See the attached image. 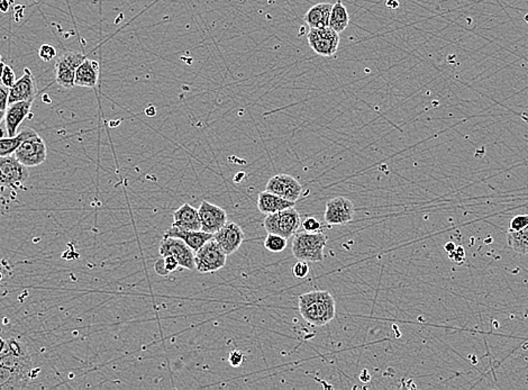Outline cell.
Segmentation results:
<instances>
[{"label":"cell","instance_id":"cell-1","mask_svg":"<svg viewBox=\"0 0 528 390\" xmlns=\"http://www.w3.org/2000/svg\"><path fill=\"white\" fill-rule=\"evenodd\" d=\"M299 313L307 323L314 326H324L335 319L336 302L327 291H312L303 293L298 298Z\"/></svg>","mask_w":528,"mask_h":390},{"label":"cell","instance_id":"cell-2","mask_svg":"<svg viewBox=\"0 0 528 390\" xmlns=\"http://www.w3.org/2000/svg\"><path fill=\"white\" fill-rule=\"evenodd\" d=\"M0 365L29 379L35 371L34 363L25 345L16 339H9L0 343Z\"/></svg>","mask_w":528,"mask_h":390},{"label":"cell","instance_id":"cell-3","mask_svg":"<svg viewBox=\"0 0 528 390\" xmlns=\"http://www.w3.org/2000/svg\"><path fill=\"white\" fill-rule=\"evenodd\" d=\"M327 237L321 232H300L293 235V253L296 259L307 263H321L324 260Z\"/></svg>","mask_w":528,"mask_h":390},{"label":"cell","instance_id":"cell-4","mask_svg":"<svg viewBox=\"0 0 528 390\" xmlns=\"http://www.w3.org/2000/svg\"><path fill=\"white\" fill-rule=\"evenodd\" d=\"M23 131V141L16 148L15 157L27 168L42 165L48 157L46 142L33 128L26 127Z\"/></svg>","mask_w":528,"mask_h":390},{"label":"cell","instance_id":"cell-5","mask_svg":"<svg viewBox=\"0 0 528 390\" xmlns=\"http://www.w3.org/2000/svg\"><path fill=\"white\" fill-rule=\"evenodd\" d=\"M300 224V214L295 207H290L284 211L269 214L264 220L263 226L268 233L278 234L288 239L297 233Z\"/></svg>","mask_w":528,"mask_h":390},{"label":"cell","instance_id":"cell-6","mask_svg":"<svg viewBox=\"0 0 528 390\" xmlns=\"http://www.w3.org/2000/svg\"><path fill=\"white\" fill-rule=\"evenodd\" d=\"M228 256L215 239L204 243L195 253V265L200 274H213L224 268Z\"/></svg>","mask_w":528,"mask_h":390},{"label":"cell","instance_id":"cell-7","mask_svg":"<svg viewBox=\"0 0 528 390\" xmlns=\"http://www.w3.org/2000/svg\"><path fill=\"white\" fill-rule=\"evenodd\" d=\"M87 59L80 52H64L55 61V80L66 89L74 88L78 67Z\"/></svg>","mask_w":528,"mask_h":390},{"label":"cell","instance_id":"cell-8","mask_svg":"<svg viewBox=\"0 0 528 390\" xmlns=\"http://www.w3.org/2000/svg\"><path fill=\"white\" fill-rule=\"evenodd\" d=\"M27 167L20 163L14 154L0 157V187L18 188L29 178Z\"/></svg>","mask_w":528,"mask_h":390},{"label":"cell","instance_id":"cell-9","mask_svg":"<svg viewBox=\"0 0 528 390\" xmlns=\"http://www.w3.org/2000/svg\"><path fill=\"white\" fill-rule=\"evenodd\" d=\"M159 253L161 256H174L182 268L188 269V270L196 269L193 249L186 244L181 239L163 237L162 241L160 243Z\"/></svg>","mask_w":528,"mask_h":390},{"label":"cell","instance_id":"cell-10","mask_svg":"<svg viewBox=\"0 0 528 390\" xmlns=\"http://www.w3.org/2000/svg\"><path fill=\"white\" fill-rule=\"evenodd\" d=\"M307 37L312 51L321 57H333L340 46V35L330 26L324 29H312Z\"/></svg>","mask_w":528,"mask_h":390},{"label":"cell","instance_id":"cell-11","mask_svg":"<svg viewBox=\"0 0 528 390\" xmlns=\"http://www.w3.org/2000/svg\"><path fill=\"white\" fill-rule=\"evenodd\" d=\"M354 216V205L345 197H336L327 202L324 218L331 225H345Z\"/></svg>","mask_w":528,"mask_h":390},{"label":"cell","instance_id":"cell-12","mask_svg":"<svg viewBox=\"0 0 528 390\" xmlns=\"http://www.w3.org/2000/svg\"><path fill=\"white\" fill-rule=\"evenodd\" d=\"M265 190L278 195L290 202H297L300 198L303 186L298 180L289 174H276L268 181Z\"/></svg>","mask_w":528,"mask_h":390},{"label":"cell","instance_id":"cell-13","mask_svg":"<svg viewBox=\"0 0 528 390\" xmlns=\"http://www.w3.org/2000/svg\"><path fill=\"white\" fill-rule=\"evenodd\" d=\"M198 211L202 222V231L206 233H217L228 223L226 211L219 206L210 204L207 200L202 202Z\"/></svg>","mask_w":528,"mask_h":390},{"label":"cell","instance_id":"cell-14","mask_svg":"<svg viewBox=\"0 0 528 390\" xmlns=\"http://www.w3.org/2000/svg\"><path fill=\"white\" fill-rule=\"evenodd\" d=\"M244 232L236 223H226L217 233L214 234V239L218 243L226 256L235 253L242 243L244 242Z\"/></svg>","mask_w":528,"mask_h":390},{"label":"cell","instance_id":"cell-15","mask_svg":"<svg viewBox=\"0 0 528 390\" xmlns=\"http://www.w3.org/2000/svg\"><path fill=\"white\" fill-rule=\"evenodd\" d=\"M37 96V87L35 83L34 77L32 74L29 69H24V74L20 79L16 80V83L12 88H9L8 103H18V102H26V100H34Z\"/></svg>","mask_w":528,"mask_h":390},{"label":"cell","instance_id":"cell-16","mask_svg":"<svg viewBox=\"0 0 528 390\" xmlns=\"http://www.w3.org/2000/svg\"><path fill=\"white\" fill-rule=\"evenodd\" d=\"M34 100H26L18 103L11 104L6 109L5 114V125H6L7 134L8 137H16L18 134V128L22 123L29 116Z\"/></svg>","mask_w":528,"mask_h":390},{"label":"cell","instance_id":"cell-17","mask_svg":"<svg viewBox=\"0 0 528 390\" xmlns=\"http://www.w3.org/2000/svg\"><path fill=\"white\" fill-rule=\"evenodd\" d=\"M165 237H178L181 239L186 244L196 252L202 248L204 243L209 239H214V234L206 233L204 231H190V230H182V228L171 226L168 231L165 232Z\"/></svg>","mask_w":528,"mask_h":390},{"label":"cell","instance_id":"cell-18","mask_svg":"<svg viewBox=\"0 0 528 390\" xmlns=\"http://www.w3.org/2000/svg\"><path fill=\"white\" fill-rule=\"evenodd\" d=\"M172 226L182 228V230L202 231V222L199 217L198 209L189 204H183L181 207L174 211Z\"/></svg>","mask_w":528,"mask_h":390},{"label":"cell","instance_id":"cell-19","mask_svg":"<svg viewBox=\"0 0 528 390\" xmlns=\"http://www.w3.org/2000/svg\"><path fill=\"white\" fill-rule=\"evenodd\" d=\"M99 79V63L85 59L76 71L74 85L85 88H94Z\"/></svg>","mask_w":528,"mask_h":390},{"label":"cell","instance_id":"cell-20","mask_svg":"<svg viewBox=\"0 0 528 390\" xmlns=\"http://www.w3.org/2000/svg\"><path fill=\"white\" fill-rule=\"evenodd\" d=\"M296 202L284 200L278 195L272 194L270 191L264 190L258 194V208L262 214H273L284 211L287 208L295 207Z\"/></svg>","mask_w":528,"mask_h":390},{"label":"cell","instance_id":"cell-21","mask_svg":"<svg viewBox=\"0 0 528 390\" xmlns=\"http://www.w3.org/2000/svg\"><path fill=\"white\" fill-rule=\"evenodd\" d=\"M332 8V4H317V5L312 6V8L306 13L305 22H306L312 29H324V27H328Z\"/></svg>","mask_w":528,"mask_h":390},{"label":"cell","instance_id":"cell-22","mask_svg":"<svg viewBox=\"0 0 528 390\" xmlns=\"http://www.w3.org/2000/svg\"><path fill=\"white\" fill-rule=\"evenodd\" d=\"M29 377L0 365V389H22L27 387Z\"/></svg>","mask_w":528,"mask_h":390},{"label":"cell","instance_id":"cell-23","mask_svg":"<svg viewBox=\"0 0 528 390\" xmlns=\"http://www.w3.org/2000/svg\"><path fill=\"white\" fill-rule=\"evenodd\" d=\"M349 23V18L347 7L344 6L341 1H338L335 5H333L330 16V23H328L331 29L338 32V34H340L341 32L347 29Z\"/></svg>","mask_w":528,"mask_h":390},{"label":"cell","instance_id":"cell-24","mask_svg":"<svg viewBox=\"0 0 528 390\" xmlns=\"http://www.w3.org/2000/svg\"><path fill=\"white\" fill-rule=\"evenodd\" d=\"M507 242L509 246L516 252V253L524 254L528 253V226L517 232H508L507 233Z\"/></svg>","mask_w":528,"mask_h":390},{"label":"cell","instance_id":"cell-25","mask_svg":"<svg viewBox=\"0 0 528 390\" xmlns=\"http://www.w3.org/2000/svg\"><path fill=\"white\" fill-rule=\"evenodd\" d=\"M23 137L24 131L18 133L16 137H1L0 139V157H7V155L14 154L20 142L23 141Z\"/></svg>","mask_w":528,"mask_h":390},{"label":"cell","instance_id":"cell-26","mask_svg":"<svg viewBox=\"0 0 528 390\" xmlns=\"http://www.w3.org/2000/svg\"><path fill=\"white\" fill-rule=\"evenodd\" d=\"M180 267L179 263L172 256H161V259L156 261L154 270L160 276H168Z\"/></svg>","mask_w":528,"mask_h":390},{"label":"cell","instance_id":"cell-27","mask_svg":"<svg viewBox=\"0 0 528 390\" xmlns=\"http://www.w3.org/2000/svg\"><path fill=\"white\" fill-rule=\"evenodd\" d=\"M264 248L270 251L272 253H280L287 248L288 242L286 237L278 234L268 233V237L264 239Z\"/></svg>","mask_w":528,"mask_h":390},{"label":"cell","instance_id":"cell-28","mask_svg":"<svg viewBox=\"0 0 528 390\" xmlns=\"http://www.w3.org/2000/svg\"><path fill=\"white\" fill-rule=\"evenodd\" d=\"M526 226H528V214L516 215L511 218L510 223H509L508 232L520 231V230L525 228Z\"/></svg>","mask_w":528,"mask_h":390},{"label":"cell","instance_id":"cell-29","mask_svg":"<svg viewBox=\"0 0 528 390\" xmlns=\"http://www.w3.org/2000/svg\"><path fill=\"white\" fill-rule=\"evenodd\" d=\"M39 55H40L41 60L44 61V62H50L57 57V49L50 44H43L39 50Z\"/></svg>","mask_w":528,"mask_h":390},{"label":"cell","instance_id":"cell-30","mask_svg":"<svg viewBox=\"0 0 528 390\" xmlns=\"http://www.w3.org/2000/svg\"><path fill=\"white\" fill-rule=\"evenodd\" d=\"M0 81H1L3 85H5L6 88H12L13 85L16 83V74H15L12 67L5 66L3 76L0 78Z\"/></svg>","mask_w":528,"mask_h":390},{"label":"cell","instance_id":"cell-31","mask_svg":"<svg viewBox=\"0 0 528 390\" xmlns=\"http://www.w3.org/2000/svg\"><path fill=\"white\" fill-rule=\"evenodd\" d=\"M293 272L296 278L303 279V278H305V277L308 276V274H310V265H308L307 261L298 260V263L293 265Z\"/></svg>","mask_w":528,"mask_h":390},{"label":"cell","instance_id":"cell-32","mask_svg":"<svg viewBox=\"0 0 528 390\" xmlns=\"http://www.w3.org/2000/svg\"><path fill=\"white\" fill-rule=\"evenodd\" d=\"M304 231L310 232V233H316L319 232L321 228V222H319L316 217H307L304 222L301 223Z\"/></svg>","mask_w":528,"mask_h":390},{"label":"cell","instance_id":"cell-33","mask_svg":"<svg viewBox=\"0 0 528 390\" xmlns=\"http://www.w3.org/2000/svg\"><path fill=\"white\" fill-rule=\"evenodd\" d=\"M243 360H244V356L239 350L232 351L228 356V361H230V365L234 368L239 367L243 363Z\"/></svg>","mask_w":528,"mask_h":390},{"label":"cell","instance_id":"cell-34","mask_svg":"<svg viewBox=\"0 0 528 390\" xmlns=\"http://www.w3.org/2000/svg\"><path fill=\"white\" fill-rule=\"evenodd\" d=\"M9 88L0 85V111H6L8 107Z\"/></svg>","mask_w":528,"mask_h":390},{"label":"cell","instance_id":"cell-35","mask_svg":"<svg viewBox=\"0 0 528 390\" xmlns=\"http://www.w3.org/2000/svg\"><path fill=\"white\" fill-rule=\"evenodd\" d=\"M9 7H11V4H9L8 0H0V13H5L8 12Z\"/></svg>","mask_w":528,"mask_h":390},{"label":"cell","instance_id":"cell-36","mask_svg":"<svg viewBox=\"0 0 528 390\" xmlns=\"http://www.w3.org/2000/svg\"><path fill=\"white\" fill-rule=\"evenodd\" d=\"M455 249H457V245H455L454 243L450 242L447 243V244H445V251L449 254L452 253Z\"/></svg>","mask_w":528,"mask_h":390},{"label":"cell","instance_id":"cell-37","mask_svg":"<svg viewBox=\"0 0 528 390\" xmlns=\"http://www.w3.org/2000/svg\"><path fill=\"white\" fill-rule=\"evenodd\" d=\"M5 114H6V111H0V124L5 120Z\"/></svg>","mask_w":528,"mask_h":390},{"label":"cell","instance_id":"cell-38","mask_svg":"<svg viewBox=\"0 0 528 390\" xmlns=\"http://www.w3.org/2000/svg\"><path fill=\"white\" fill-rule=\"evenodd\" d=\"M4 69H5V64L3 61H0V78L3 76Z\"/></svg>","mask_w":528,"mask_h":390},{"label":"cell","instance_id":"cell-39","mask_svg":"<svg viewBox=\"0 0 528 390\" xmlns=\"http://www.w3.org/2000/svg\"><path fill=\"white\" fill-rule=\"evenodd\" d=\"M3 341H4V340L1 339V337H0V343H1V342H3Z\"/></svg>","mask_w":528,"mask_h":390}]
</instances>
